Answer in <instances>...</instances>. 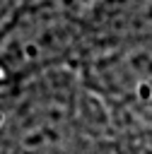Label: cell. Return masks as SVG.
Instances as JSON below:
<instances>
[{
  "label": "cell",
  "instance_id": "6da1fadb",
  "mask_svg": "<svg viewBox=\"0 0 152 154\" xmlns=\"http://www.w3.org/2000/svg\"><path fill=\"white\" fill-rule=\"evenodd\" d=\"M84 34L77 17L29 5L0 31V70L29 75L58 65Z\"/></svg>",
  "mask_w": 152,
  "mask_h": 154
},
{
  "label": "cell",
  "instance_id": "7a4b0ae2",
  "mask_svg": "<svg viewBox=\"0 0 152 154\" xmlns=\"http://www.w3.org/2000/svg\"><path fill=\"white\" fill-rule=\"evenodd\" d=\"M89 75L118 108L152 123V36L94 43Z\"/></svg>",
  "mask_w": 152,
  "mask_h": 154
},
{
  "label": "cell",
  "instance_id": "3957f363",
  "mask_svg": "<svg viewBox=\"0 0 152 154\" xmlns=\"http://www.w3.org/2000/svg\"><path fill=\"white\" fill-rule=\"evenodd\" d=\"M87 14L94 43L152 36V0H99Z\"/></svg>",
  "mask_w": 152,
  "mask_h": 154
}]
</instances>
